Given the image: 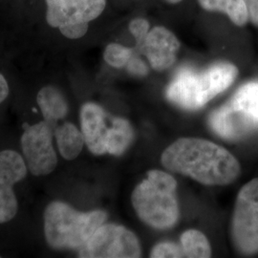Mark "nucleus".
Wrapping results in <instances>:
<instances>
[{
    "label": "nucleus",
    "instance_id": "nucleus-4",
    "mask_svg": "<svg viewBox=\"0 0 258 258\" xmlns=\"http://www.w3.org/2000/svg\"><path fill=\"white\" fill-rule=\"evenodd\" d=\"M107 219L103 211L81 212L54 201L45 209L43 229L47 244L54 249H80Z\"/></svg>",
    "mask_w": 258,
    "mask_h": 258
},
{
    "label": "nucleus",
    "instance_id": "nucleus-25",
    "mask_svg": "<svg viewBox=\"0 0 258 258\" xmlns=\"http://www.w3.org/2000/svg\"><path fill=\"white\" fill-rule=\"evenodd\" d=\"M166 1L170 4H177V3H180L182 0H166Z\"/></svg>",
    "mask_w": 258,
    "mask_h": 258
},
{
    "label": "nucleus",
    "instance_id": "nucleus-3",
    "mask_svg": "<svg viewBox=\"0 0 258 258\" xmlns=\"http://www.w3.org/2000/svg\"><path fill=\"white\" fill-rule=\"evenodd\" d=\"M176 189L177 182L172 176L158 169L148 171L131 196L139 218L157 230L174 227L180 215Z\"/></svg>",
    "mask_w": 258,
    "mask_h": 258
},
{
    "label": "nucleus",
    "instance_id": "nucleus-13",
    "mask_svg": "<svg viewBox=\"0 0 258 258\" xmlns=\"http://www.w3.org/2000/svg\"><path fill=\"white\" fill-rule=\"evenodd\" d=\"M37 102L44 120L56 127L57 121L64 119L68 113V103L63 94L56 87L44 86L37 93Z\"/></svg>",
    "mask_w": 258,
    "mask_h": 258
},
{
    "label": "nucleus",
    "instance_id": "nucleus-16",
    "mask_svg": "<svg viewBox=\"0 0 258 258\" xmlns=\"http://www.w3.org/2000/svg\"><path fill=\"white\" fill-rule=\"evenodd\" d=\"M133 140V129L128 120L115 118L112 120L107 137V153L120 156L129 148Z\"/></svg>",
    "mask_w": 258,
    "mask_h": 258
},
{
    "label": "nucleus",
    "instance_id": "nucleus-22",
    "mask_svg": "<svg viewBox=\"0 0 258 258\" xmlns=\"http://www.w3.org/2000/svg\"><path fill=\"white\" fill-rule=\"evenodd\" d=\"M126 69L129 74L136 77H145L148 73V68L147 64L138 56L132 55L128 63L126 64Z\"/></svg>",
    "mask_w": 258,
    "mask_h": 258
},
{
    "label": "nucleus",
    "instance_id": "nucleus-19",
    "mask_svg": "<svg viewBox=\"0 0 258 258\" xmlns=\"http://www.w3.org/2000/svg\"><path fill=\"white\" fill-rule=\"evenodd\" d=\"M132 55L133 51L128 47L119 43H110L104 50L103 58L107 64L114 68H122L128 63Z\"/></svg>",
    "mask_w": 258,
    "mask_h": 258
},
{
    "label": "nucleus",
    "instance_id": "nucleus-5",
    "mask_svg": "<svg viewBox=\"0 0 258 258\" xmlns=\"http://www.w3.org/2000/svg\"><path fill=\"white\" fill-rule=\"evenodd\" d=\"M47 23L57 28L67 38L86 35L89 22L98 19L106 7V0H45Z\"/></svg>",
    "mask_w": 258,
    "mask_h": 258
},
{
    "label": "nucleus",
    "instance_id": "nucleus-14",
    "mask_svg": "<svg viewBox=\"0 0 258 258\" xmlns=\"http://www.w3.org/2000/svg\"><path fill=\"white\" fill-rule=\"evenodd\" d=\"M55 137L60 155L68 161H72L79 156L85 144L82 131L71 122H65L60 126H56Z\"/></svg>",
    "mask_w": 258,
    "mask_h": 258
},
{
    "label": "nucleus",
    "instance_id": "nucleus-10",
    "mask_svg": "<svg viewBox=\"0 0 258 258\" xmlns=\"http://www.w3.org/2000/svg\"><path fill=\"white\" fill-rule=\"evenodd\" d=\"M180 41L175 35L163 26L149 31L141 49L150 66L156 71H165L175 63Z\"/></svg>",
    "mask_w": 258,
    "mask_h": 258
},
{
    "label": "nucleus",
    "instance_id": "nucleus-23",
    "mask_svg": "<svg viewBox=\"0 0 258 258\" xmlns=\"http://www.w3.org/2000/svg\"><path fill=\"white\" fill-rule=\"evenodd\" d=\"M249 19L251 23L258 27V0H244Z\"/></svg>",
    "mask_w": 258,
    "mask_h": 258
},
{
    "label": "nucleus",
    "instance_id": "nucleus-21",
    "mask_svg": "<svg viewBox=\"0 0 258 258\" xmlns=\"http://www.w3.org/2000/svg\"><path fill=\"white\" fill-rule=\"evenodd\" d=\"M128 28L130 33L132 34L133 37H135V39L137 41V45L140 47L142 46V44L144 43L146 37L150 31L149 30L150 24H149L148 20L146 19H142V18L133 19L129 23Z\"/></svg>",
    "mask_w": 258,
    "mask_h": 258
},
{
    "label": "nucleus",
    "instance_id": "nucleus-15",
    "mask_svg": "<svg viewBox=\"0 0 258 258\" xmlns=\"http://www.w3.org/2000/svg\"><path fill=\"white\" fill-rule=\"evenodd\" d=\"M198 2L206 11L225 14L236 26H245L249 20L244 0H198Z\"/></svg>",
    "mask_w": 258,
    "mask_h": 258
},
{
    "label": "nucleus",
    "instance_id": "nucleus-6",
    "mask_svg": "<svg viewBox=\"0 0 258 258\" xmlns=\"http://www.w3.org/2000/svg\"><path fill=\"white\" fill-rule=\"evenodd\" d=\"M231 239L244 255L258 253V177L237 194L231 219Z\"/></svg>",
    "mask_w": 258,
    "mask_h": 258
},
{
    "label": "nucleus",
    "instance_id": "nucleus-12",
    "mask_svg": "<svg viewBox=\"0 0 258 258\" xmlns=\"http://www.w3.org/2000/svg\"><path fill=\"white\" fill-rule=\"evenodd\" d=\"M81 126L84 143L94 155L107 153V137L109 127L106 114L102 107L94 102L83 104L81 109Z\"/></svg>",
    "mask_w": 258,
    "mask_h": 258
},
{
    "label": "nucleus",
    "instance_id": "nucleus-7",
    "mask_svg": "<svg viewBox=\"0 0 258 258\" xmlns=\"http://www.w3.org/2000/svg\"><path fill=\"white\" fill-rule=\"evenodd\" d=\"M141 244L133 231L116 224H103L79 249L82 258H138Z\"/></svg>",
    "mask_w": 258,
    "mask_h": 258
},
{
    "label": "nucleus",
    "instance_id": "nucleus-1",
    "mask_svg": "<svg viewBox=\"0 0 258 258\" xmlns=\"http://www.w3.org/2000/svg\"><path fill=\"white\" fill-rule=\"evenodd\" d=\"M161 161L166 169L206 185L232 184L241 174L239 162L229 150L205 139H178Z\"/></svg>",
    "mask_w": 258,
    "mask_h": 258
},
{
    "label": "nucleus",
    "instance_id": "nucleus-20",
    "mask_svg": "<svg viewBox=\"0 0 258 258\" xmlns=\"http://www.w3.org/2000/svg\"><path fill=\"white\" fill-rule=\"evenodd\" d=\"M150 257L152 258H176L185 257L184 249L182 246H179L171 242L159 243L152 249L150 252Z\"/></svg>",
    "mask_w": 258,
    "mask_h": 258
},
{
    "label": "nucleus",
    "instance_id": "nucleus-9",
    "mask_svg": "<svg viewBox=\"0 0 258 258\" xmlns=\"http://www.w3.org/2000/svg\"><path fill=\"white\" fill-rule=\"evenodd\" d=\"M28 168L21 155L14 150L0 151V224L15 218L19 203L14 185L27 175Z\"/></svg>",
    "mask_w": 258,
    "mask_h": 258
},
{
    "label": "nucleus",
    "instance_id": "nucleus-17",
    "mask_svg": "<svg viewBox=\"0 0 258 258\" xmlns=\"http://www.w3.org/2000/svg\"><path fill=\"white\" fill-rule=\"evenodd\" d=\"M181 245L185 257L207 258L212 256V248L202 231L188 230L181 236Z\"/></svg>",
    "mask_w": 258,
    "mask_h": 258
},
{
    "label": "nucleus",
    "instance_id": "nucleus-11",
    "mask_svg": "<svg viewBox=\"0 0 258 258\" xmlns=\"http://www.w3.org/2000/svg\"><path fill=\"white\" fill-rule=\"evenodd\" d=\"M209 123L218 136L229 141L244 138L258 128L257 120L249 117L231 101L212 112Z\"/></svg>",
    "mask_w": 258,
    "mask_h": 258
},
{
    "label": "nucleus",
    "instance_id": "nucleus-18",
    "mask_svg": "<svg viewBox=\"0 0 258 258\" xmlns=\"http://www.w3.org/2000/svg\"><path fill=\"white\" fill-rule=\"evenodd\" d=\"M230 101L258 121V83H249L241 86Z\"/></svg>",
    "mask_w": 258,
    "mask_h": 258
},
{
    "label": "nucleus",
    "instance_id": "nucleus-8",
    "mask_svg": "<svg viewBox=\"0 0 258 258\" xmlns=\"http://www.w3.org/2000/svg\"><path fill=\"white\" fill-rule=\"evenodd\" d=\"M56 127L43 120L30 126L21 137V147L28 170L35 176L52 173L57 165V156L53 147Z\"/></svg>",
    "mask_w": 258,
    "mask_h": 258
},
{
    "label": "nucleus",
    "instance_id": "nucleus-2",
    "mask_svg": "<svg viewBox=\"0 0 258 258\" xmlns=\"http://www.w3.org/2000/svg\"><path fill=\"white\" fill-rule=\"evenodd\" d=\"M238 75L230 62H217L204 71L183 69L168 84L167 100L185 110H198L228 89Z\"/></svg>",
    "mask_w": 258,
    "mask_h": 258
},
{
    "label": "nucleus",
    "instance_id": "nucleus-24",
    "mask_svg": "<svg viewBox=\"0 0 258 258\" xmlns=\"http://www.w3.org/2000/svg\"><path fill=\"white\" fill-rule=\"evenodd\" d=\"M9 95V85L5 77L0 74V103L4 102Z\"/></svg>",
    "mask_w": 258,
    "mask_h": 258
}]
</instances>
